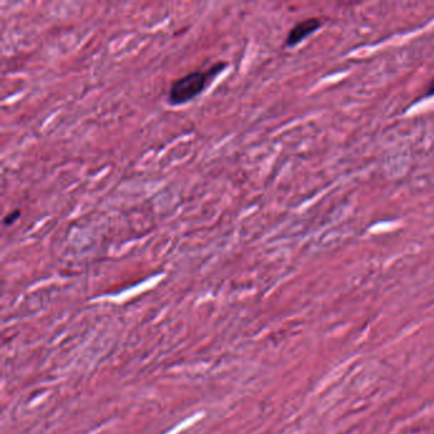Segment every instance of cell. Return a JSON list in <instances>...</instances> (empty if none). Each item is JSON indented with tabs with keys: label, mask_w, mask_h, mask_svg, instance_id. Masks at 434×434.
I'll return each instance as SVG.
<instances>
[{
	"label": "cell",
	"mask_w": 434,
	"mask_h": 434,
	"mask_svg": "<svg viewBox=\"0 0 434 434\" xmlns=\"http://www.w3.org/2000/svg\"><path fill=\"white\" fill-rule=\"evenodd\" d=\"M228 67L227 63L219 61L206 70H199L188 73L184 77L176 79L171 85L169 92V102L172 106H180L188 103L197 97L208 85L218 77L224 69Z\"/></svg>",
	"instance_id": "1"
},
{
	"label": "cell",
	"mask_w": 434,
	"mask_h": 434,
	"mask_svg": "<svg viewBox=\"0 0 434 434\" xmlns=\"http://www.w3.org/2000/svg\"><path fill=\"white\" fill-rule=\"evenodd\" d=\"M321 27V21L317 18H307L292 27L290 34L285 39L287 46H296L302 43L310 34H314L317 28Z\"/></svg>",
	"instance_id": "2"
},
{
	"label": "cell",
	"mask_w": 434,
	"mask_h": 434,
	"mask_svg": "<svg viewBox=\"0 0 434 434\" xmlns=\"http://www.w3.org/2000/svg\"><path fill=\"white\" fill-rule=\"evenodd\" d=\"M21 217V212L16 209V210H13V212H10V213L7 214L6 217H4V219H3V224L6 226V227H9V226H12L14 221H18V218Z\"/></svg>",
	"instance_id": "3"
},
{
	"label": "cell",
	"mask_w": 434,
	"mask_h": 434,
	"mask_svg": "<svg viewBox=\"0 0 434 434\" xmlns=\"http://www.w3.org/2000/svg\"><path fill=\"white\" fill-rule=\"evenodd\" d=\"M434 96V78L429 82V85H426L424 89V97H432Z\"/></svg>",
	"instance_id": "4"
}]
</instances>
